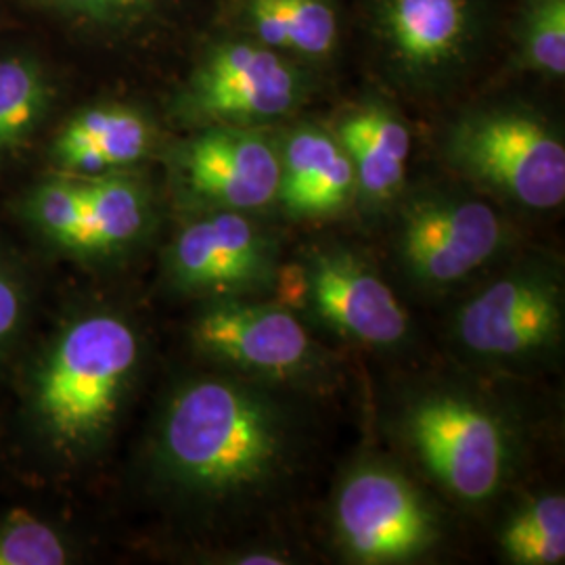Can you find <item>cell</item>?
I'll return each mask as SVG.
<instances>
[{
	"label": "cell",
	"mask_w": 565,
	"mask_h": 565,
	"mask_svg": "<svg viewBox=\"0 0 565 565\" xmlns=\"http://www.w3.org/2000/svg\"><path fill=\"white\" fill-rule=\"evenodd\" d=\"M401 434L427 476L467 505L494 499L518 457L505 415L459 387H431L411 398Z\"/></svg>",
	"instance_id": "277c9868"
},
{
	"label": "cell",
	"mask_w": 565,
	"mask_h": 565,
	"mask_svg": "<svg viewBox=\"0 0 565 565\" xmlns=\"http://www.w3.org/2000/svg\"><path fill=\"white\" fill-rule=\"evenodd\" d=\"M507 562L518 565H557L565 559V501L545 494L522 507L501 534Z\"/></svg>",
	"instance_id": "44dd1931"
},
{
	"label": "cell",
	"mask_w": 565,
	"mask_h": 565,
	"mask_svg": "<svg viewBox=\"0 0 565 565\" xmlns=\"http://www.w3.org/2000/svg\"><path fill=\"white\" fill-rule=\"evenodd\" d=\"M300 61L249 36L214 42L182 86L177 109L198 126L264 128L296 114L312 93Z\"/></svg>",
	"instance_id": "52a82bcc"
},
{
	"label": "cell",
	"mask_w": 565,
	"mask_h": 565,
	"mask_svg": "<svg viewBox=\"0 0 565 565\" xmlns=\"http://www.w3.org/2000/svg\"><path fill=\"white\" fill-rule=\"evenodd\" d=\"M139 361V333L120 315L93 312L67 324L34 387V411L53 445L78 455L105 440Z\"/></svg>",
	"instance_id": "7a4b0ae2"
},
{
	"label": "cell",
	"mask_w": 565,
	"mask_h": 565,
	"mask_svg": "<svg viewBox=\"0 0 565 565\" xmlns=\"http://www.w3.org/2000/svg\"><path fill=\"white\" fill-rule=\"evenodd\" d=\"M179 174L186 193L210 210L254 214L277 203L279 141L264 128L205 126L182 145Z\"/></svg>",
	"instance_id": "4fadbf2b"
},
{
	"label": "cell",
	"mask_w": 565,
	"mask_h": 565,
	"mask_svg": "<svg viewBox=\"0 0 565 565\" xmlns=\"http://www.w3.org/2000/svg\"><path fill=\"white\" fill-rule=\"evenodd\" d=\"M488 0H369V30L387 76L417 95L463 81L484 51Z\"/></svg>",
	"instance_id": "8992f818"
},
{
	"label": "cell",
	"mask_w": 565,
	"mask_h": 565,
	"mask_svg": "<svg viewBox=\"0 0 565 565\" xmlns=\"http://www.w3.org/2000/svg\"><path fill=\"white\" fill-rule=\"evenodd\" d=\"M67 559L70 551L53 525L25 511L0 520V565H61Z\"/></svg>",
	"instance_id": "603a6c76"
},
{
	"label": "cell",
	"mask_w": 565,
	"mask_h": 565,
	"mask_svg": "<svg viewBox=\"0 0 565 565\" xmlns=\"http://www.w3.org/2000/svg\"><path fill=\"white\" fill-rule=\"evenodd\" d=\"M333 135L354 166L356 195L364 203L382 205L401 195L411 156V130L390 103H359L343 114Z\"/></svg>",
	"instance_id": "2e32d148"
},
{
	"label": "cell",
	"mask_w": 565,
	"mask_h": 565,
	"mask_svg": "<svg viewBox=\"0 0 565 565\" xmlns=\"http://www.w3.org/2000/svg\"><path fill=\"white\" fill-rule=\"evenodd\" d=\"M53 97L51 82L32 57L0 60V158L18 153L39 130Z\"/></svg>",
	"instance_id": "d6986e66"
},
{
	"label": "cell",
	"mask_w": 565,
	"mask_h": 565,
	"mask_svg": "<svg viewBox=\"0 0 565 565\" xmlns=\"http://www.w3.org/2000/svg\"><path fill=\"white\" fill-rule=\"evenodd\" d=\"M281 306L306 310L343 340L366 348H396L411 321L392 287L350 247H315L302 264L277 275Z\"/></svg>",
	"instance_id": "9c48e42d"
},
{
	"label": "cell",
	"mask_w": 565,
	"mask_h": 565,
	"mask_svg": "<svg viewBox=\"0 0 565 565\" xmlns=\"http://www.w3.org/2000/svg\"><path fill=\"white\" fill-rule=\"evenodd\" d=\"M25 216L63 249L88 254L86 202L81 177H57L39 184L25 200Z\"/></svg>",
	"instance_id": "7402d4cb"
},
{
	"label": "cell",
	"mask_w": 565,
	"mask_h": 565,
	"mask_svg": "<svg viewBox=\"0 0 565 565\" xmlns=\"http://www.w3.org/2000/svg\"><path fill=\"white\" fill-rule=\"evenodd\" d=\"M67 20L102 30H128L156 15L168 0H36Z\"/></svg>",
	"instance_id": "cb8c5ba5"
},
{
	"label": "cell",
	"mask_w": 565,
	"mask_h": 565,
	"mask_svg": "<svg viewBox=\"0 0 565 565\" xmlns=\"http://www.w3.org/2000/svg\"><path fill=\"white\" fill-rule=\"evenodd\" d=\"M513 65L551 81L565 76V0H515Z\"/></svg>",
	"instance_id": "ffe728a7"
},
{
	"label": "cell",
	"mask_w": 565,
	"mask_h": 565,
	"mask_svg": "<svg viewBox=\"0 0 565 565\" xmlns=\"http://www.w3.org/2000/svg\"><path fill=\"white\" fill-rule=\"evenodd\" d=\"M443 156L465 181L503 202L532 212L564 203V135L525 103L465 109L446 126Z\"/></svg>",
	"instance_id": "3957f363"
},
{
	"label": "cell",
	"mask_w": 565,
	"mask_h": 565,
	"mask_svg": "<svg viewBox=\"0 0 565 565\" xmlns=\"http://www.w3.org/2000/svg\"><path fill=\"white\" fill-rule=\"evenodd\" d=\"M277 203L294 218H323L356 198V174L342 142L317 124H300L279 141Z\"/></svg>",
	"instance_id": "5bb4252c"
},
{
	"label": "cell",
	"mask_w": 565,
	"mask_h": 565,
	"mask_svg": "<svg viewBox=\"0 0 565 565\" xmlns=\"http://www.w3.org/2000/svg\"><path fill=\"white\" fill-rule=\"evenodd\" d=\"M156 142L149 118L120 103L78 111L53 145V160L72 177H99L141 162Z\"/></svg>",
	"instance_id": "9a60e30c"
},
{
	"label": "cell",
	"mask_w": 565,
	"mask_h": 565,
	"mask_svg": "<svg viewBox=\"0 0 565 565\" xmlns=\"http://www.w3.org/2000/svg\"><path fill=\"white\" fill-rule=\"evenodd\" d=\"M279 243L252 214L210 210L184 224L168 252V275L184 294L254 298L275 289Z\"/></svg>",
	"instance_id": "7c38bea8"
},
{
	"label": "cell",
	"mask_w": 565,
	"mask_h": 565,
	"mask_svg": "<svg viewBox=\"0 0 565 565\" xmlns=\"http://www.w3.org/2000/svg\"><path fill=\"white\" fill-rule=\"evenodd\" d=\"M237 565H282L287 564V559L277 555V553H268V551H252V553H245L239 555L235 559Z\"/></svg>",
	"instance_id": "484cf974"
},
{
	"label": "cell",
	"mask_w": 565,
	"mask_h": 565,
	"mask_svg": "<svg viewBox=\"0 0 565 565\" xmlns=\"http://www.w3.org/2000/svg\"><path fill=\"white\" fill-rule=\"evenodd\" d=\"M81 179L88 254H114L137 242L149 223V198L141 182L120 170Z\"/></svg>",
	"instance_id": "ac0fdd59"
},
{
	"label": "cell",
	"mask_w": 565,
	"mask_h": 565,
	"mask_svg": "<svg viewBox=\"0 0 565 565\" xmlns=\"http://www.w3.org/2000/svg\"><path fill=\"white\" fill-rule=\"evenodd\" d=\"M509 243L511 228L490 203L448 189H425L408 198L394 233L404 277L436 294L473 277Z\"/></svg>",
	"instance_id": "ba28073f"
},
{
	"label": "cell",
	"mask_w": 565,
	"mask_h": 565,
	"mask_svg": "<svg viewBox=\"0 0 565 565\" xmlns=\"http://www.w3.org/2000/svg\"><path fill=\"white\" fill-rule=\"evenodd\" d=\"M193 343L214 363L273 384H306L323 373V352L281 303L218 298L198 315Z\"/></svg>",
	"instance_id": "30bf717a"
},
{
	"label": "cell",
	"mask_w": 565,
	"mask_h": 565,
	"mask_svg": "<svg viewBox=\"0 0 565 565\" xmlns=\"http://www.w3.org/2000/svg\"><path fill=\"white\" fill-rule=\"evenodd\" d=\"M23 291L15 277L0 264V348L15 338L23 321Z\"/></svg>",
	"instance_id": "d4e9b609"
},
{
	"label": "cell",
	"mask_w": 565,
	"mask_h": 565,
	"mask_svg": "<svg viewBox=\"0 0 565 565\" xmlns=\"http://www.w3.org/2000/svg\"><path fill=\"white\" fill-rule=\"evenodd\" d=\"M289 446V419L268 392L239 377H202L182 385L168 404L158 463L184 494L226 503L273 484Z\"/></svg>",
	"instance_id": "6da1fadb"
},
{
	"label": "cell",
	"mask_w": 565,
	"mask_h": 565,
	"mask_svg": "<svg viewBox=\"0 0 565 565\" xmlns=\"http://www.w3.org/2000/svg\"><path fill=\"white\" fill-rule=\"evenodd\" d=\"M333 524L343 551L359 564H406L438 541V518L419 488L394 467L359 465L343 480Z\"/></svg>",
	"instance_id": "8fae6325"
},
{
	"label": "cell",
	"mask_w": 565,
	"mask_h": 565,
	"mask_svg": "<svg viewBox=\"0 0 565 565\" xmlns=\"http://www.w3.org/2000/svg\"><path fill=\"white\" fill-rule=\"evenodd\" d=\"M564 323L562 273L534 258L507 268L473 294L452 321V338L476 363L525 369L557 352Z\"/></svg>",
	"instance_id": "5b68a950"
},
{
	"label": "cell",
	"mask_w": 565,
	"mask_h": 565,
	"mask_svg": "<svg viewBox=\"0 0 565 565\" xmlns=\"http://www.w3.org/2000/svg\"><path fill=\"white\" fill-rule=\"evenodd\" d=\"M235 21L243 36L303 65L333 60L342 39L335 0H237Z\"/></svg>",
	"instance_id": "e0dca14e"
}]
</instances>
